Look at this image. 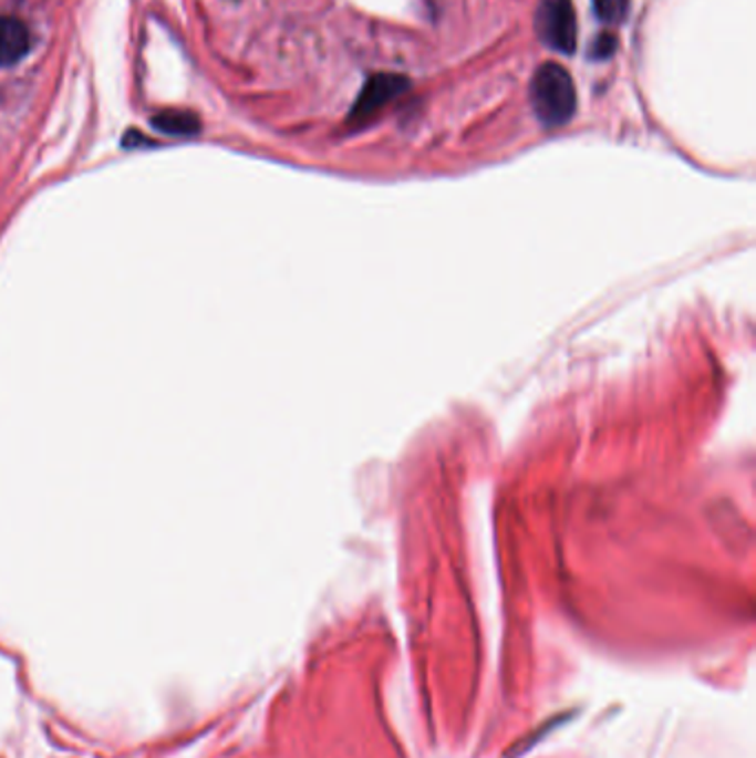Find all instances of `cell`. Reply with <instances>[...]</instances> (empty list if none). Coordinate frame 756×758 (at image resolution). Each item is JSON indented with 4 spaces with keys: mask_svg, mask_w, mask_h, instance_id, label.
Masks as SVG:
<instances>
[{
    "mask_svg": "<svg viewBox=\"0 0 756 758\" xmlns=\"http://www.w3.org/2000/svg\"><path fill=\"white\" fill-rule=\"evenodd\" d=\"M530 101L546 127L566 125L577 112V90L570 74L557 63L541 65L532 79Z\"/></svg>",
    "mask_w": 756,
    "mask_h": 758,
    "instance_id": "cell-1",
    "label": "cell"
},
{
    "mask_svg": "<svg viewBox=\"0 0 756 758\" xmlns=\"http://www.w3.org/2000/svg\"><path fill=\"white\" fill-rule=\"evenodd\" d=\"M535 28L548 48L555 52L572 54L577 50V14L572 0H541L535 17Z\"/></svg>",
    "mask_w": 756,
    "mask_h": 758,
    "instance_id": "cell-2",
    "label": "cell"
},
{
    "mask_svg": "<svg viewBox=\"0 0 756 758\" xmlns=\"http://www.w3.org/2000/svg\"><path fill=\"white\" fill-rule=\"evenodd\" d=\"M406 87H408V83L402 76H391V74L373 76L364 85V90L355 103L353 118H369L371 114L382 110L386 103L397 98Z\"/></svg>",
    "mask_w": 756,
    "mask_h": 758,
    "instance_id": "cell-3",
    "label": "cell"
},
{
    "mask_svg": "<svg viewBox=\"0 0 756 758\" xmlns=\"http://www.w3.org/2000/svg\"><path fill=\"white\" fill-rule=\"evenodd\" d=\"M30 52V30L14 17H0V68H12Z\"/></svg>",
    "mask_w": 756,
    "mask_h": 758,
    "instance_id": "cell-4",
    "label": "cell"
},
{
    "mask_svg": "<svg viewBox=\"0 0 756 758\" xmlns=\"http://www.w3.org/2000/svg\"><path fill=\"white\" fill-rule=\"evenodd\" d=\"M154 127L169 136H196L200 132V121L191 112L169 110L154 116Z\"/></svg>",
    "mask_w": 756,
    "mask_h": 758,
    "instance_id": "cell-5",
    "label": "cell"
},
{
    "mask_svg": "<svg viewBox=\"0 0 756 758\" xmlns=\"http://www.w3.org/2000/svg\"><path fill=\"white\" fill-rule=\"evenodd\" d=\"M592 6L603 23H621L628 14V0H592Z\"/></svg>",
    "mask_w": 756,
    "mask_h": 758,
    "instance_id": "cell-6",
    "label": "cell"
},
{
    "mask_svg": "<svg viewBox=\"0 0 756 758\" xmlns=\"http://www.w3.org/2000/svg\"><path fill=\"white\" fill-rule=\"evenodd\" d=\"M614 48H617V39H614L612 34H601V37L592 43L590 56H592V59H608V56H612Z\"/></svg>",
    "mask_w": 756,
    "mask_h": 758,
    "instance_id": "cell-7",
    "label": "cell"
}]
</instances>
